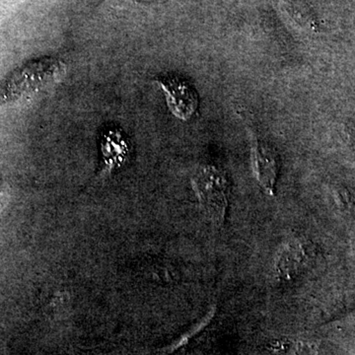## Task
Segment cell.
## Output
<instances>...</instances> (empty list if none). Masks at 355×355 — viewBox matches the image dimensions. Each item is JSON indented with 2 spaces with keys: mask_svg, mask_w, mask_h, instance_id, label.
<instances>
[{
  "mask_svg": "<svg viewBox=\"0 0 355 355\" xmlns=\"http://www.w3.org/2000/svg\"><path fill=\"white\" fill-rule=\"evenodd\" d=\"M193 184L207 216L221 225L228 207L229 186L225 175L214 166H205L193 178Z\"/></svg>",
  "mask_w": 355,
  "mask_h": 355,
  "instance_id": "obj_1",
  "label": "cell"
},
{
  "mask_svg": "<svg viewBox=\"0 0 355 355\" xmlns=\"http://www.w3.org/2000/svg\"><path fill=\"white\" fill-rule=\"evenodd\" d=\"M158 83L164 91L171 113L180 120H190L198 107V96L195 88L177 76L164 77L159 79Z\"/></svg>",
  "mask_w": 355,
  "mask_h": 355,
  "instance_id": "obj_2",
  "label": "cell"
},
{
  "mask_svg": "<svg viewBox=\"0 0 355 355\" xmlns=\"http://www.w3.org/2000/svg\"><path fill=\"white\" fill-rule=\"evenodd\" d=\"M252 166L254 177L268 195H275L279 163L277 151L270 144L256 141L252 146Z\"/></svg>",
  "mask_w": 355,
  "mask_h": 355,
  "instance_id": "obj_3",
  "label": "cell"
},
{
  "mask_svg": "<svg viewBox=\"0 0 355 355\" xmlns=\"http://www.w3.org/2000/svg\"><path fill=\"white\" fill-rule=\"evenodd\" d=\"M302 263V248L300 245L295 243L287 244L286 247L282 248L279 257H277V270L280 275H293L297 272V270Z\"/></svg>",
  "mask_w": 355,
  "mask_h": 355,
  "instance_id": "obj_4",
  "label": "cell"
},
{
  "mask_svg": "<svg viewBox=\"0 0 355 355\" xmlns=\"http://www.w3.org/2000/svg\"><path fill=\"white\" fill-rule=\"evenodd\" d=\"M103 154L105 157L111 159L114 161L116 156L120 157L125 153V149H127V144L123 141L121 135L118 130H110L106 132L102 142Z\"/></svg>",
  "mask_w": 355,
  "mask_h": 355,
  "instance_id": "obj_5",
  "label": "cell"
},
{
  "mask_svg": "<svg viewBox=\"0 0 355 355\" xmlns=\"http://www.w3.org/2000/svg\"><path fill=\"white\" fill-rule=\"evenodd\" d=\"M8 198V188L6 184L0 181V211L3 209Z\"/></svg>",
  "mask_w": 355,
  "mask_h": 355,
  "instance_id": "obj_6",
  "label": "cell"
},
{
  "mask_svg": "<svg viewBox=\"0 0 355 355\" xmlns=\"http://www.w3.org/2000/svg\"><path fill=\"white\" fill-rule=\"evenodd\" d=\"M0 355H6L3 347H2L1 343H0Z\"/></svg>",
  "mask_w": 355,
  "mask_h": 355,
  "instance_id": "obj_7",
  "label": "cell"
}]
</instances>
